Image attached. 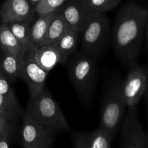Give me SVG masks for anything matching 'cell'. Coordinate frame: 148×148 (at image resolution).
<instances>
[{
    "instance_id": "6da1fadb",
    "label": "cell",
    "mask_w": 148,
    "mask_h": 148,
    "mask_svg": "<svg viewBox=\"0 0 148 148\" xmlns=\"http://www.w3.org/2000/svg\"><path fill=\"white\" fill-rule=\"evenodd\" d=\"M148 12L134 1L127 3L115 19L112 45L117 59L124 64L136 62L147 33Z\"/></svg>"
},
{
    "instance_id": "7a4b0ae2",
    "label": "cell",
    "mask_w": 148,
    "mask_h": 148,
    "mask_svg": "<svg viewBox=\"0 0 148 148\" xmlns=\"http://www.w3.org/2000/svg\"><path fill=\"white\" fill-rule=\"evenodd\" d=\"M67 71L81 103L85 108H90L98 82L95 60L86 54L76 53L68 61Z\"/></svg>"
},
{
    "instance_id": "3957f363",
    "label": "cell",
    "mask_w": 148,
    "mask_h": 148,
    "mask_svg": "<svg viewBox=\"0 0 148 148\" xmlns=\"http://www.w3.org/2000/svg\"><path fill=\"white\" fill-rule=\"evenodd\" d=\"M127 107L123 93V80L119 75L112 77L104 91L100 114V127L114 137L124 118Z\"/></svg>"
},
{
    "instance_id": "277c9868",
    "label": "cell",
    "mask_w": 148,
    "mask_h": 148,
    "mask_svg": "<svg viewBox=\"0 0 148 148\" xmlns=\"http://www.w3.org/2000/svg\"><path fill=\"white\" fill-rule=\"evenodd\" d=\"M25 112L35 121L53 132L69 130V125L57 103L48 89L30 96Z\"/></svg>"
},
{
    "instance_id": "5b68a950",
    "label": "cell",
    "mask_w": 148,
    "mask_h": 148,
    "mask_svg": "<svg viewBox=\"0 0 148 148\" xmlns=\"http://www.w3.org/2000/svg\"><path fill=\"white\" fill-rule=\"evenodd\" d=\"M110 33V21L104 12L90 11L80 34L81 46L85 54L95 60L104 51Z\"/></svg>"
},
{
    "instance_id": "8992f818",
    "label": "cell",
    "mask_w": 148,
    "mask_h": 148,
    "mask_svg": "<svg viewBox=\"0 0 148 148\" xmlns=\"http://www.w3.org/2000/svg\"><path fill=\"white\" fill-rule=\"evenodd\" d=\"M121 123L120 147L122 148H147L148 137L139 120L137 106L127 107Z\"/></svg>"
},
{
    "instance_id": "52a82bcc",
    "label": "cell",
    "mask_w": 148,
    "mask_h": 148,
    "mask_svg": "<svg viewBox=\"0 0 148 148\" xmlns=\"http://www.w3.org/2000/svg\"><path fill=\"white\" fill-rule=\"evenodd\" d=\"M22 145L25 148H49L54 143L55 132L35 121L25 111L22 116Z\"/></svg>"
},
{
    "instance_id": "ba28073f",
    "label": "cell",
    "mask_w": 148,
    "mask_h": 148,
    "mask_svg": "<svg viewBox=\"0 0 148 148\" xmlns=\"http://www.w3.org/2000/svg\"><path fill=\"white\" fill-rule=\"evenodd\" d=\"M147 72L137 62L130 64L128 74L123 81V93L127 107L137 106L147 88Z\"/></svg>"
},
{
    "instance_id": "9c48e42d",
    "label": "cell",
    "mask_w": 148,
    "mask_h": 148,
    "mask_svg": "<svg viewBox=\"0 0 148 148\" xmlns=\"http://www.w3.org/2000/svg\"><path fill=\"white\" fill-rule=\"evenodd\" d=\"M48 74L47 71L35 62L32 55L22 60L20 78L27 85L30 96H33L44 89Z\"/></svg>"
},
{
    "instance_id": "30bf717a",
    "label": "cell",
    "mask_w": 148,
    "mask_h": 148,
    "mask_svg": "<svg viewBox=\"0 0 148 148\" xmlns=\"http://www.w3.org/2000/svg\"><path fill=\"white\" fill-rule=\"evenodd\" d=\"M34 7L28 0H6L0 7V18L2 23H30L35 14Z\"/></svg>"
},
{
    "instance_id": "8fae6325",
    "label": "cell",
    "mask_w": 148,
    "mask_h": 148,
    "mask_svg": "<svg viewBox=\"0 0 148 148\" xmlns=\"http://www.w3.org/2000/svg\"><path fill=\"white\" fill-rule=\"evenodd\" d=\"M71 139L75 148H111L114 137L99 127L90 132H72Z\"/></svg>"
},
{
    "instance_id": "7c38bea8",
    "label": "cell",
    "mask_w": 148,
    "mask_h": 148,
    "mask_svg": "<svg viewBox=\"0 0 148 148\" xmlns=\"http://www.w3.org/2000/svg\"><path fill=\"white\" fill-rule=\"evenodd\" d=\"M56 12L62 13L69 27L79 33L90 10L88 0H67Z\"/></svg>"
},
{
    "instance_id": "4fadbf2b",
    "label": "cell",
    "mask_w": 148,
    "mask_h": 148,
    "mask_svg": "<svg viewBox=\"0 0 148 148\" xmlns=\"http://www.w3.org/2000/svg\"><path fill=\"white\" fill-rule=\"evenodd\" d=\"M32 56L35 62L48 72L51 71L59 64L64 63L56 44L43 45L36 47Z\"/></svg>"
},
{
    "instance_id": "5bb4252c",
    "label": "cell",
    "mask_w": 148,
    "mask_h": 148,
    "mask_svg": "<svg viewBox=\"0 0 148 148\" xmlns=\"http://www.w3.org/2000/svg\"><path fill=\"white\" fill-rule=\"evenodd\" d=\"M7 25L21 46L23 58L31 56L36 47L33 44L31 38L30 23L14 22Z\"/></svg>"
},
{
    "instance_id": "9a60e30c",
    "label": "cell",
    "mask_w": 148,
    "mask_h": 148,
    "mask_svg": "<svg viewBox=\"0 0 148 148\" xmlns=\"http://www.w3.org/2000/svg\"><path fill=\"white\" fill-rule=\"evenodd\" d=\"M69 28L70 27L63 14L59 12H53L43 45L56 44Z\"/></svg>"
},
{
    "instance_id": "2e32d148",
    "label": "cell",
    "mask_w": 148,
    "mask_h": 148,
    "mask_svg": "<svg viewBox=\"0 0 148 148\" xmlns=\"http://www.w3.org/2000/svg\"><path fill=\"white\" fill-rule=\"evenodd\" d=\"M22 60L20 56L6 52L0 56V71L10 82L20 78Z\"/></svg>"
},
{
    "instance_id": "e0dca14e",
    "label": "cell",
    "mask_w": 148,
    "mask_h": 148,
    "mask_svg": "<svg viewBox=\"0 0 148 148\" xmlns=\"http://www.w3.org/2000/svg\"><path fill=\"white\" fill-rule=\"evenodd\" d=\"M0 49L2 52L12 53L23 59V51L20 43L7 23L0 24Z\"/></svg>"
},
{
    "instance_id": "ac0fdd59",
    "label": "cell",
    "mask_w": 148,
    "mask_h": 148,
    "mask_svg": "<svg viewBox=\"0 0 148 148\" xmlns=\"http://www.w3.org/2000/svg\"><path fill=\"white\" fill-rule=\"evenodd\" d=\"M53 13L38 15V18L35 22L34 24L31 25L30 27L31 38L33 44L36 47L43 46L44 43L49 23L51 20Z\"/></svg>"
},
{
    "instance_id": "d6986e66",
    "label": "cell",
    "mask_w": 148,
    "mask_h": 148,
    "mask_svg": "<svg viewBox=\"0 0 148 148\" xmlns=\"http://www.w3.org/2000/svg\"><path fill=\"white\" fill-rule=\"evenodd\" d=\"M78 40L79 33L70 27L56 43L64 62L76 51Z\"/></svg>"
},
{
    "instance_id": "ffe728a7",
    "label": "cell",
    "mask_w": 148,
    "mask_h": 148,
    "mask_svg": "<svg viewBox=\"0 0 148 148\" xmlns=\"http://www.w3.org/2000/svg\"><path fill=\"white\" fill-rule=\"evenodd\" d=\"M25 111L19 103H14L0 93V114L10 122L22 118Z\"/></svg>"
},
{
    "instance_id": "44dd1931",
    "label": "cell",
    "mask_w": 148,
    "mask_h": 148,
    "mask_svg": "<svg viewBox=\"0 0 148 148\" xmlns=\"http://www.w3.org/2000/svg\"><path fill=\"white\" fill-rule=\"evenodd\" d=\"M67 0H40L35 5L34 10L38 15L55 12Z\"/></svg>"
},
{
    "instance_id": "7402d4cb",
    "label": "cell",
    "mask_w": 148,
    "mask_h": 148,
    "mask_svg": "<svg viewBox=\"0 0 148 148\" xmlns=\"http://www.w3.org/2000/svg\"><path fill=\"white\" fill-rule=\"evenodd\" d=\"M121 0H88L90 11L104 12L116 8Z\"/></svg>"
},
{
    "instance_id": "603a6c76",
    "label": "cell",
    "mask_w": 148,
    "mask_h": 148,
    "mask_svg": "<svg viewBox=\"0 0 148 148\" xmlns=\"http://www.w3.org/2000/svg\"><path fill=\"white\" fill-rule=\"evenodd\" d=\"M0 93L12 102L19 103L16 97L15 92L10 85V82L1 73V71H0Z\"/></svg>"
},
{
    "instance_id": "cb8c5ba5",
    "label": "cell",
    "mask_w": 148,
    "mask_h": 148,
    "mask_svg": "<svg viewBox=\"0 0 148 148\" xmlns=\"http://www.w3.org/2000/svg\"><path fill=\"white\" fill-rule=\"evenodd\" d=\"M13 132V128L1 114H0V137L3 136H12Z\"/></svg>"
},
{
    "instance_id": "d4e9b609",
    "label": "cell",
    "mask_w": 148,
    "mask_h": 148,
    "mask_svg": "<svg viewBox=\"0 0 148 148\" xmlns=\"http://www.w3.org/2000/svg\"><path fill=\"white\" fill-rule=\"evenodd\" d=\"M12 136H3L0 137V148H8L11 146Z\"/></svg>"
},
{
    "instance_id": "484cf974",
    "label": "cell",
    "mask_w": 148,
    "mask_h": 148,
    "mask_svg": "<svg viewBox=\"0 0 148 148\" xmlns=\"http://www.w3.org/2000/svg\"><path fill=\"white\" fill-rule=\"evenodd\" d=\"M28 1H29V2L30 3V4H31V5L34 7L35 5H36V4L38 2V1H40V0H28Z\"/></svg>"
}]
</instances>
